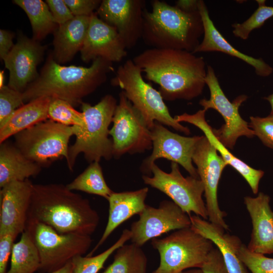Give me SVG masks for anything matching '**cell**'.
Wrapping results in <instances>:
<instances>
[{"label": "cell", "mask_w": 273, "mask_h": 273, "mask_svg": "<svg viewBox=\"0 0 273 273\" xmlns=\"http://www.w3.org/2000/svg\"><path fill=\"white\" fill-rule=\"evenodd\" d=\"M132 61L148 80L159 85L164 100H193L202 94L206 85L204 58L192 52L150 48Z\"/></svg>", "instance_id": "1"}, {"label": "cell", "mask_w": 273, "mask_h": 273, "mask_svg": "<svg viewBox=\"0 0 273 273\" xmlns=\"http://www.w3.org/2000/svg\"><path fill=\"white\" fill-rule=\"evenodd\" d=\"M27 219L48 225L60 234L88 236L100 222L89 200L61 184H33Z\"/></svg>", "instance_id": "2"}, {"label": "cell", "mask_w": 273, "mask_h": 273, "mask_svg": "<svg viewBox=\"0 0 273 273\" xmlns=\"http://www.w3.org/2000/svg\"><path fill=\"white\" fill-rule=\"evenodd\" d=\"M113 70L112 62L101 57L85 67L62 66L51 55L37 78L22 93L24 102L49 97L65 100L73 106L81 104L82 99L105 82Z\"/></svg>", "instance_id": "3"}, {"label": "cell", "mask_w": 273, "mask_h": 273, "mask_svg": "<svg viewBox=\"0 0 273 273\" xmlns=\"http://www.w3.org/2000/svg\"><path fill=\"white\" fill-rule=\"evenodd\" d=\"M204 34L198 11L184 12L165 2H152V11L143 12L142 38L153 49H175L193 53Z\"/></svg>", "instance_id": "4"}, {"label": "cell", "mask_w": 273, "mask_h": 273, "mask_svg": "<svg viewBox=\"0 0 273 273\" xmlns=\"http://www.w3.org/2000/svg\"><path fill=\"white\" fill-rule=\"evenodd\" d=\"M117 100L111 95L105 96L94 106L82 102L84 118L82 127L73 126L75 143L69 148L67 166L73 170L78 155L83 154L90 163L102 158L110 160L113 157V142L109 138V127L112 122Z\"/></svg>", "instance_id": "5"}, {"label": "cell", "mask_w": 273, "mask_h": 273, "mask_svg": "<svg viewBox=\"0 0 273 273\" xmlns=\"http://www.w3.org/2000/svg\"><path fill=\"white\" fill-rule=\"evenodd\" d=\"M142 73L141 69L132 60H128L119 66L111 83L122 90L140 112L150 129L157 121L187 135L190 134V129L171 116L159 92L144 80Z\"/></svg>", "instance_id": "6"}, {"label": "cell", "mask_w": 273, "mask_h": 273, "mask_svg": "<svg viewBox=\"0 0 273 273\" xmlns=\"http://www.w3.org/2000/svg\"><path fill=\"white\" fill-rule=\"evenodd\" d=\"M151 244L160 256L159 264L152 273H181L190 268H201L214 248L211 241L191 227L153 239Z\"/></svg>", "instance_id": "7"}, {"label": "cell", "mask_w": 273, "mask_h": 273, "mask_svg": "<svg viewBox=\"0 0 273 273\" xmlns=\"http://www.w3.org/2000/svg\"><path fill=\"white\" fill-rule=\"evenodd\" d=\"M26 231L40 258V270L50 273L64 266L73 258L83 256L93 242L90 236L60 234L44 223L27 219Z\"/></svg>", "instance_id": "8"}, {"label": "cell", "mask_w": 273, "mask_h": 273, "mask_svg": "<svg viewBox=\"0 0 273 273\" xmlns=\"http://www.w3.org/2000/svg\"><path fill=\"white\" fill-rule=\"evenodd\" d=\"M74 135L73 126L46 120L14 135V145L29 160L41 167L68 158V144Z\"/></svg>", "instance_id": "9"}, {"label": "cell", "mask_w": 273, "mask_h": 273, "mask_svg": "<svg viewBox=\"0 0 273 273\" xmlns=\"http://www.w3.org/2000/svg\"><path fill=\"white\" fill-rule=\"evenodd\" d=\"M153 176L143 175L144 183L168 196L183 211L191 215L193 212L204 219L208 218L202 195L204 188L200 179L192 176L184 177L178 164L171 162V171L166 172L155 163L151 167Z\"/></svg>", "instance_id": "10"}, {"label": "cell", "mask_w": 273, "mask_h": 273, "mask_svg": "<svg viewBox=\"0 0 273 273\" xmlns=\"http://www.w3.org/2000/svg\"><path fill=\"white\" fill-rule=\"evenodd\" d=\"M205 81L209 89L210 98L201 99L199 104L206 111L209 109L217 111L225 122L219 128H213L218 140L228 149H233L240 137L254 136L249 123L241 117L239 111L240 107L248 97L241 95L230 102L221 88L213 68L210 65L207 67Z\"/></svg>", "instance_id": "11"}, {"label": "cell", "mask_w": 273, "mask_h": 273, "mask_svg": "<svg viewBox=\"0 0 273 273\" xmlns=\"http://www.w3.org/2000/svg\"><path fill=\"white\" fill-rule=\"evenodd\" d=\"M109 130L113 142V157L125 154L141 153L152 148L150 129L140 112L132 105L122 90Z\"/></svg>", "instance_id": "12"}, {"label": "cell", "mask_w": 273, "mask_h": 273, "mask_svg": "<svg viewBox=\"0 0 273 273\" xmlns=\"http://www.w3.org/2000/svg\"><path fill=\"white\" fill-rule=\"evenodd\" d=\"M192 161L204 188L206 207L210 222L229 229L224 217L226 213L220 209L217 199L218 184L222 171L228 164L217 153L215 147L204 135L197 143Z\"/></svg>", "instance_id": "13"}, {"label": "cell", "mask_w": 273, "mask_h": 273, "mask_svg": "<svg viewBox=\"0 0 273 273\" xmlns=\"http://www.w3.org/2000/svg\"><path fill=\"white\" fill-rule=\"evenodd\" d=\"M150 131L153 150L140 166L144 175L151 176V167L155 161L159 158H165L181 165L190 176L200 179L192 163V156L201 135L182 136L171 132L157 121Z\"/></svg>", "instance_id": "14"}, {"label": "cell", "mask_w": 273, "mask_h": 273, "mask_svg": "<svg viewBox=\"0 0 273 273\" xmlns=\"http://www.w3.org/2000/svg\"><path fill=\"white\" fill-rule=\"evenodd\" d=\"M131 224V243L142 247L148 241L171 231L191 226L190 215L172 201L163 200L157 208L146 205Z\"/></svg>", "instance_id": "15"}, {"label": "cell", "mask_w": 273, "mask_h": 273, "mask_svg": "<svg viewBox=\"0 0 273 273\" xmlns=\"http://www.w3.org/2000/svg\"><path fill=\"white\" fill-rule=\"evenodd\" d=\"M145 6L143 0H103L96 13L117 30L126 49H130L142 38Z\"/></svg>", "instance_id": "16"}, {"label": "cell", "mask_w": 273, "mask_h": 273, "mask_svg": "<svg viewBox=\"0 0 273 273\" xmlns=\"http://www.w3.org/2000/svg\"><path fill=\"white\" fill-rule=\"evenodd\" d=\"M46 47L23 34L3 60L10 72L8 86L23 93L38 76L37 66L43 58Z\"/></svg>", "instance_id": "17"}, {"label": "cell", "mask_w": 273, "mask_h": 273, "mask_svg": "<svg viewBox=\"0 0 273 273\" xmlns=\"http://www.w3.org/2000/svg\"><path fill=\"white\" fill-rule=\"evenodd\" d=\"M29 179L11 182L0 190V234L17 236L25 230L32 186Z\"/></svg>", "instance_id": "18"}, {"label": "cell", "mask_w": 273, "mask_h": 273, "mask_svg": "<svg viewBox=\"0 0 273 273\" xmlns=\"http://www.w3.org/2000/svg\"><path fill=\"white\" fill-rule=\"evenodd\" d=\"M125 46L117 30L102 21L96 13L91 15L86 37L80 51L85 62L101 57L111 62L126 56Z\"/></svg>", "instance_id": "19"}, {"label": "cell", "mask_w": 273, "mask_h": 273, "mask_svg": "<svg viewBox=\"0 0 273 273\" xmlns=\"http://www.w3.org/2000/svg\"><path fill=\"white\" fill-rule=\"evenodd\" d=\"M270 197L263 192L256 197L246 196L244 202L250 216L252 230L247 246L253 252L273 254V211Z\"/></svg>", "instance_id": "20"}, {"label": "cell", "mask_w": 273, "mask_h": 273, "mask_svg": "<svg viewBox=\"0 0 273 273\" xmlns=\"http://www.w3.org/2000/svg\"><path fill=\"white\" fill-rule=\"evenodd\" d=\"M198 10L204 26L203 38L193 54L199 52H220L241 60L251 66L256 74L267 77L273 72V68L262 58H255L237 50L220 33L211 19L208 9L202 0L198 1Z\"/></svg>", "instance_id": "21"}, {"label": "cell", "mask_w": 273, "mask_h": 273, "mask_svg": "<svg viewBox=\"0 0 273 273\" xmlns=\"http://www.w3.org/2000/svg\"><path fill=\"white\" fill-rule=\"evenodd\" d=\"M206 110L203 109L193 114L185 113L176 115L174 118L179 123L181 122L189 123L201 129L228 165L231 166L243 176L248 184L253 194L255 195L258 194L260 180L263 176L264 172L251 167L229 151V149L214 135L213 128L206 120Z\"/></svg>", "instance_id": "22"}, {"label": "cell", "mask_w": 273, "mask_h": 273, "mask_svg": "<svg viewBox=\"0 0 273 273\" xmlns=\"http://www.w3.org/2000/svg\"><path fill=\"white\" fill-rule=\"evenodd\" d=\"M149 189L145 187L138 190L114 192L108 199L109 209L108 221L98 243L87 255L93 254L105 242L112 232L121 224L135 214H139L147 204L145 200Z\"/></svg>", "instance_id": "23"}, {"label": "cell", "mask_w": 273, "mask_h": 273, "mask_svg": "<svg viewBox=\"0 0 273 273\" xmlns=\"http://www.w3.org/2000/svg\"><path fill=\"white\" fill-rule=\"evenodd\" d=\"M191 228L212 242L222 254L229 273H249L238 255L242 244L234 235L224 233L225 230L196 215H190Z\"/></svg>", "instance_id": "24"}, {"label": "cell", "mask_w": 273, "mask_h": 273, "mask_svg": "<svg viewBox=\"0 0 273 273\" xmlns=\"http://www.w3.org/2000/svg\"><path fill=\"white\" fill-rule=\"evenodd\" d=\"M90 16H74L59 25L53 40L54 59L59 64L70 61L83 45L90 21Z\"/></svg>", "instance_id": "25"}, {"label": "cell", "mask_w": 273, "mask_h": 273, "mask_svg": "<svg viewBox=\"0 0 273 273\" xmlns=\"http://www.w3.org/2000/svg\"><path fill=\"white\" fill-rule=\"evenodd\" d=\"M42 167L27 159L8 140L0 143V187L14 181L36 176Z\"/></svg>", "instance_id": "26"}, {"label": "cell", "mask_w": 273, "mask_h": 273, "mask_svg": "<svg viewBox=\"0 0 273 273\" xmlns=\"http://www.w3.org/2000/svg\"><path fill=\"white\" fill-rule=\"evenodd\" d=\"M51 98L41 97L31 101L15 110L0 125V143L10 136L30 127L49 118Z\"/></svg>", "instance_id": "27"}, {"label": "cell", "mask_w": 273, "mask_h": 273, "mask_svg": "<svg viewBox=\"0 0 273 273\" xmlns=\"http://www.w3.org/2000/svg\"><path fill=\"white\" fill-rule=\"evenodd\" d=\"M13 2L27 15L34 40H40L58 29L59 25L55 22L46 2L41 0H15Z\"/></svg>", "instance_id": "28"}, {"label": "cell", "mask_w": 273, "mask_h": 273, "mask_svg": "<svg viewBox=\"0 0 273 273\" xmlns=\"http://www.w3.org/2000/svg\"><path fill=\"white\" fill-rule=\"evenodd\" d=\"M40 266L37 250L28 233L24 231L20 240L14 244L10 268L6 273H34Z\"/></svg>", "instance_id": "29"}, {"label": "cell", "mask_w": 273, "mask_h": 273, "mask_svg": "<svg viewBox=\"0 0 273 273\" xmlns=\"http://www.w3.org/2000/svg\"><path fill=\"white\" fill-rule=\"evenodd\" d=\"M147 261L141 247L124 244L116 250L113 261L103 273H146Z\"/></svg>", "instance_id": "30"}, {"label": "cell", "mask_w": 273, "mask_h": 273, "mask_svg": "<svg viewBox=\"0 0 273 273\" xmlns=\"http://www.w3.org/2000/svg\"><path fill=\"white\" fill-rule=\"evenodd\" d=\"M71 191L97 195L108 200L113 191L107 185L99 162L95 161L73 181L66 185Z\"/></svg>", "instance_id": "31"}, {"label": "cell", "mask_w": 273, "mask_h": 273, "mask_svg": "<svg viewBox=\"0 0 273 273\" xmlns=\"http://www.w3.org/2000/svg\"><path fill=\"white\" fill-rule=\"evenodd\" d=\"M131 233L130 230L124 229L119 239L109 248L96 256H77L72 260L73 269L72 273H98L110 256L116 250L130 240Z\"/></svg>", "instance_id": "32"}, {"label": "cell", "mask_w": 273, "mask_h": 273, "mask_svg": "<svg viewBox=\"0 0 273 273\" xmlns=\"http://www.w3.org/2000/svg\"><path fill=\"white\" fill-rule=\"evenodd\" d=\"M49 118L67 126L82 127L84 124L83 113L75 110L68 102L51 98L49 107Z\"/></svg>", "instance_id": "33"}, {"label": "cell", "mask_w": 273, "mask_h": 273, "mask_svg": "<svg viewBox=\"0 0 273 273\" xmlns=\"http://www.w3.org/2000/svg\"><path fill=\"white\" fill-rule=\"evenodd\" d=\"M256 2L258 7L249 18L241 23L232 25L233 33L236 37L247 39L253 30L261 27L266 20L273 17V7L266 6L264 0Z\"/></svg>", "instance_id": "34"}, {"label": "cell", "mask_w": 273, "mask_h": 273, "mask_svg": "<svg viewBox=\"0 0 273 273\" xmlns=\"http://www.w3.org/2000/svg\"><path fill=\"white\" fill-rule=\"evenodd\" d=\"M238 255L251 273H273V258L250 251L243 243Z\"/></svg>", "instance_id": "35"}, {"label": "cell", "mask_w": 273, "mask_h": 273, "mask_svg": "<svg viewBox=\"0 0 273 273\" xmlns=\"http://www.w3.org/2000/svg\"><path fill=\"white\" fill-rule=\"evenodd\" d=\"M23 93L8 85L0 88V125L24 105Z\"/></svg>", "instance_id": "36"}, {"label": "cell", "mask_w": 273, "mask_h": 273, "mask_svg": "<svg viewBox=\"0 0 273 273\" xmlns=\"http://www.w3.org/2000/svg\"><path fill=\"white\" fill-rule=\"evenodd\" d=\"M249 127L264 145L273 149V114L260 117L250 116Z\"/></svg>", "instance_id": "37"}, {"label": "cell", "mask_w": 273, "mask_h": 273, "mask_svg": "<svg viewBox=\"0 0 273 273\" xmlns=\"http://www.w3.org/2000/svg\"><path fill=\"white\" fill-rule=\"evenodd\" d=\"M74 16H90L98 9L101 1L99 0H64Z\"/></svg>", "instance_id": "38"}, {"label": "cell", "mask_w": 273, "mask_h": 273, "mask_svg": "<svg viewBox=\"0 0 273 273\" xmlns=\"http://www.w3.org/2000/svg\"><path fill=\"white\" fill-rule=\"evenodd\" d=\"M46 2L55 22L58 25L63 24L74 17L64 0H47Z\"/></svg>", "instance_id": "39"}, {"label": "cell", "mask_w": 273, "mask_h": 273, "mask_svg": "<svg viewBox=\"0 0 273 273\" xmlns=\"http://www.w3.org/2000/svg\"><path fill=\"white\" fill-rule=\"evenodd\" d=\"M17 236L12 232L0 234V273H6L9 257L11 256Z\"/></svg>", "instance_id": "40"}, {"label": "cell", "mask_w": 273, "mask_h": 273, "mask_svg": "<svg viewBox=\"0 0 273 273\" xmlns=\"http://www.w3.org/2000/svg\"><path fill=\"white\" fill-rule=\"evenodd\" d=\"M201 269L204 273H229L219 250L213 248Z\"/></svg>", "instance_id": "41"}, {"label": "cell", "mask_w": 273, "mask_h": 273, "mask_svg": "<svg viewBox=\"0 0 273 273\" xmlns=\"http://www.w3.org/2000/svg\"><path fill=\"white\" fill-rule=\"evenodd\" d=\"M14 34L10 31L0 30V57L2 60L8 55L14 44L13 42Z\"/></svg>", "instance_id": "42"}, {"label": "cell", "mask_w": 273, "mask_h": 273, "mask_svg": "<svg viewBox=\"0 0 273 273\" xmlns=\"http://www.w3.org/2000/svg\"><path fill=\"white\" fill-rule=\"evenodd\" d=\"M199 0H178L175 5L180 10L185 12H193L198 11Z\"/></svg>", "instance_id": "43"}, {"label": "cell", "mask_w": 273, "mask_h": 273, "mask_svg": "<svg viewBox=\"0 0 273 273\" xmlns=\"http://www.w3.org/2000/svg\"><path fill=\"white\" fill-rule=\"evenodd\" d=\"M72 269L73 264L71 260L61 268L50 273H72Z\"/></svg>", "instance_id": "44"}, {"label": "cell", "mask_w": 273, "mask_h": 273, "mask_svg": "<svg viewBox=\"0 0 273 273\" xmlns=\"http://www.w3.org/2000/svg\"><path fill=\"white\" fill-rule=\"evenodd\" d=\"M264 99L269 103L271 107L270 113L273 114V93L266 97H264Z\"/></svg>", "instance_id": "45"}, {"label": "cell", "mask_w": 273, "mask_h": 273, "mask_svg": "<svg viewBox=\"0 0 273 273\" xmlns=\"http://www.w3.org/2000/svg\"><path fill=\"white\" fill-rule=\"evenodd\" d=\"M181 273H204L201 268H196L190 270H186Z\"/></svg>", "instance_id": "46"}, {"label": "cell", "mask_w": 273, "mask_h": 273, "mask_svg": "<svg viewBox=\"0 0 273 273\" xmlns=\"http://www.w3.org/2000/svg\"><path fill=\"white\" fill-rule=\"evenodd\" d=\"M4 71H0V88L4 86Z\"/></svg>", "instance_id": "47"}]
</instances>
